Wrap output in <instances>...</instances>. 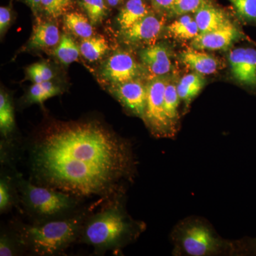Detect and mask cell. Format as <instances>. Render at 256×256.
Masks as SVG:
<instances>
[{
  "label": "cell",
  "mask_w": 256,
  "mask_h": 256,
  "mask_svg": "<svg viewBox=\"0 0 256 256\" xmlns=\"http://www.w3.org/2000/svg\"><path fill=\"white\" fill-rule=\"evenodd\" d=\"M208 3L207 0H175L174 5L170 10L173 15L182 16L188 13H196L204 5Z\"/></svg>",
  "instance_id": "obj_27"
},
{
  "label": "cell",
  "mask_w": 256,
  "mask_h": 256,
  "mask_svg": "<svg viewBox=\"0 0 256 256\" xmlns=\"http://www.w3.org/2000/svg\"><path fill=\"white\" fill-rule=\"evenodd\" d=\"M80 54L89 62H96L102 58L109 50L108 44L104 37L92 36L84 38L80 43Z\"/></svg>",
  "instance_id": "obj_20"
},
{
  "label": "cell",
  "mask_w": 256,
  "mask_h": 256,
  "mask_svg": "<svg viewBox=\"0 0 256 256\" xmlns=\"http://www.w3.org/2000/svg\"><path fill=\"white\" fill-rule=\"evenodd\" d=\"M148 14H150L149 8L143 0H128L120 12L118 22L121 30L124 31Z\"/></svg>",
  "instance_id": "obj_16"
},
{
  "label": "cell",
  "mask_w": 256,
  "mask_h": 256,
  "mask_svg": "<svg viewBox=\"0 0 256 256\" xmlns=\"http://www.w3.org/2000/svg\"><path fill=\"white\" fill-rule=\"evenodd\" d=\"M28 74L34 84L50 82L54 78L52 69L43 63H37L30 66L28 68Z\"/></svg>",
  "instance_id": "obj_29"
},
{
  "label": "cell",
  "mask_w": 256,
  "mask_h": 256,
  "mask_svg": "<svg viewBox=\"0 0 256 256\" xmlns=\"http://www.w3.org/2000/svg\"><path fill=\"white\" fill-rule=\"evenodd\" d=\"M162 28V22L154 15L148 14L130 28L122 31V36L128 43L151 42L159 36Z\"/></svg>",
  "instance_id": "obj_11"
},
{
  "label": "cell",
  "mask_w": 256,
  "mask_h": 256,
  "mask_svg": "<svg viewBox=\"0 0 256 256\" xmlns=\"http://www.w3.org/2000/svg\"><path fill=\"white\" fill-rule=\"evenodd\" d=\"M106 1L110 6H116L120 4L124 0H106Z\"/></svg>",
  "instance_id": "obj_36"
},
{
  "label": "cell",
  "mask_w": 256,
  "mask_h": 256,
  "mask_svg": "<svg viewBox=\"0 0 256 256\" xmlns=\"http://www.w3.org/2000/svg\"><path fill=\"white\" fill-rule=\"evenodd\" d=\"M60 40L58 26L53 23L43 22L36 25L28 44L31 48H50L58 45Z\"/></svg>",
  "instance_id": "obj_15"
},
{
  "label": "cell",
  "mask_w": 256,
  "mask_h": 256,
  "mask_svg": "<svg viewBox=\"0 0 256 256\" xmlns=\"http://www.w3.org/2000/svg\"><path fill=\"white\" fill-rule=\"evenodd\" d=\"M194 20L198 25L200 34L214 31L229 21L223 11L208 2L196 12Z\"/></svg>",
  "instance_id": "obj_14"
},
{
  "label": "cell",
  "mask_w": 256,
  "mask_h": 256,
  "mask_svg": "<svg viewBox=\"0 0 256 256\" xmlns=\"http://www.w3.org/2000/svg\"><path fill=\"white\" fill-rule=\"evenodd\" d=\"M168 80L162 76L156 77L146 86L144 122L156 138L174 137L164 110V96Z\"/></svg>",
  "instance_id": "obj_6"
},
{
  "label": "cell",
  "mask_w": 256,
  "mask_h": 256,
  "mask_svg": "<svg viewBox=\"0 0 256 256\" xmlns=\"http://www.w3.org/2000/svg\"><path fill=\"white\" fill-rule=\"evenodd\" d=\"M172 35L180 40H194L200 34V30L194 18L184 14L168 26Z\"/></svg>",
  "instance_id": "obj_22"
},
{
  "label": "cell",
  "mask_w": 256,
  "mask_h": 256,
  "mask_svg": "<svg viewBox=\"0 0 256 256\" xmlns=\"http://www.w3.org/2000/svg\"><path fill=\"white\" fill-rule=\"evenodd\" d=\"M238 30L228 21L214 31L200 34L192 41V46L198 50H220L230 46L238 37Z\"/></svg>",
  "instance_id": "obj_10"
},
{
  "label": "cell",
  "mask_w": 256,
  "mask_h": 256,
  "mask_svg": "<svg viewBox=\"0 0 256 256\" xmlns=\"http://www.w3.org/2000/svg\"><path fill=\"white\" fill-rule=\"evenodd\" d=\"M144 226L132 220L116 200L85 220L79 238L96 252H118L139 236Z\"/></svg>",
  "instance_id": "obj_2"
},
{
  "label": "cell",
  "mask_w": 256,
  "mask_h": 256,
  "mask_svg": "<svg viewBox=\"0 0 256 256\" xmlns=\"http://www.w3.org/2000/svg\"><path fill=\"white\" fill-rule=\"evenodd\" d=\"M34 182L77 198L117 196L136 172L132 146L96 120L54 122L28 144Z\"/></svg>",
  "instance_id": "obj_1"
},
{
  "label": "cell",
  "mask_w": 256,
  "mask_h": 256,
  "mask_svg": "<svg viewBox=\"0 0 256 256\" xmlns=\"http://www.w3.org/2000/svg\"><path fill=\"white\" fill-rule=\"evenodd\" d=\"M139 74L137 62L126 52L111 56L102 68V76L114 85L134 80Z\"/></svg>",
  "instance_id": "obj_7"
},
{
  "label": "cell",
  "mask_w": 256,
  "mask_h": 256,
  "mask_svg": "<svg viewBox=\"0 0 256 256\" xmlns=\"http://www.w3.org/2000/svg\"><path fill=\"white\" fill-rule=\"evenodd\" d=\"M142 64L150 73L160 76L169 73L172 63L168 50L162 45H154L141 50Z\"/></svg>",
  "instance_id": "obj_12"
},
{
  "label": "cell",
  "mask_w": 256,
  "mask_h": 256,
  "mask_svg": "<svg viewBox=\"0 0 256 256\" xmlns=\"http://www.w3.org/2000/svg\"><path fill=\"white\" fill-rule=\"evenodd\" d=\"M84 216H73L63 220H37L18 227V244L37 256L60 255L79 238Z\"/></svg>",
  "instance_id": "obj_3"
},
{
  "label": "cell",
  "mask_w": 256,
  "mask_h": 256,
  "mask_svg": "<svg viewBox=\"0 0 256 256\" xmlns=\"http://www.w3.org/2000/svg\"><path fill=\"white\" fill-rule=\"evenodd\" d=\"M72 0H42L41 6L48 16L58 18L70 10Z\"/></svg>",
  "instance_id": "obj_26"
},
{
  "label": "cell",
  "mask_w": 256,
  "mask_h": 256,
  "mask_svg": "<svg viewBox=\"0 0 256 256\" xmlns=\"http://www.w3.org/2000/svg\"><path fill=\"white\" fill-rule=\"evenodd\" d=\"M18 246H21L18 244V239L16 240L12 238L9 236L3 234L0 238V256H12L16 255Z\"/></svg>",
  "instance_id": "obj_31"
},
{
  "label": "cell",
  "mask_w": 256,
  "mask_h": 256,
  "mask_svg": "<svg viewBox=\"0 0 256 256\" xmlns=\"http://www.w3.org/2000/svg\"><path fill=\"white\" fill-rule=\"evenodd\" d=\"M112 92L130 112L144 120L146 114L148 88L136 79L114 85Z\"/></svg>",
  "instance_id": "obj_8"
},
{
  "label": "cell",
  "mask_w": 256,
  "mask_h": 256,
  "mask_svg": "<svg viewBox=\"0 0 256 256\" xmlns=\"http://www.w3.org/2000/svg\"><path fill=\"white\" fill-rule=\"evenodd\" d=\"M16 184L25 210L40 220H52L68 213L78 204L77 198L26 181L21 174H16Z\"/></svg>",
  "instance_id": "obj_5"
},
{
  "label": "cell",
  "mask_w": 256,
  "mask_h": 256,
  "mask_svg": "<svg viewBox=\"0 0 256 256\" xmlns=\"http://www.w3.org/2000/svg\"><path fill=\"white\" fill-rule=\"evenodd\" d=\"M80 3L92 24L100 23L107 14L104 0H80Z\"/></svg>",
  "instance_id": "obj_25"
},
{
  "label": "cell",
  "mask_w": 256,
  "mask_h": 256,
  "mask_svg": "<svg viewBox=\"0 0 256 256\" xmlns=\"http://www.w3.org/2000/svg\"><path fill=\"white\" fill-rule=\"evenodd\" d=\"M34 10H37L41 6L42 0H25Z\"/></svg>",
  "instance_id": "obj_35"
},
{
  "label": "cell",
  "mask_w": 256,
  "mask_h": 256,
  "mask_svg": "<svg viewBox=\"0 0 256 256\" xmlns=\"http://www.w3.org/2000/svg\"><path fill=\"white\" fill-rule=\"evenodd\" d=\"M12 20L11 12L9 8L1 6L0 8V32L2 34L6 31Z\"/></svg>",
  "instance_id": "obj_33"
},
{
  "label": "cell",
  "mask_w": 256,
  "mask_h": 256,
  "mask_svg": "<svg viewBox=\"0 0 256 256\" xmlns=\"http://www.w3.org/2000/svg\"><path fill=\"white\" fill-rule=\"evenodd\" d=\"M80 48L77 46L72 37L63 34L60 43L54 50V54L58 60L65 65H68L78 60Z\"/></svg>",
  "instance_id": "obj_24"
},
{
  "label": "cell",
  "mask_w": 256,
  "mask_h": 256,
  "mask_svg": "<svg viewBox=\"0 0 256 256\" xmlns=\"http://www.w3.org/2000/svg\"><path fill=\"white\" fill-rule=\"evenodd\" d=\"M64 24L69 31L80 38H90L94 34V28L90 20L82 13H68L64 15Z\"/></svg>",
  "instance_id": "obj_19"
},
{
  "label": "cell",
  "mask_w": 256,
  "mask_h": 256,
  "mask_svg": "<svg viewBox=\"0 0 256 256\" xmlns=\"http://www.w3.org/2000/svg\"><path fill=\"white\" fill-rule=\"evenodd\" d=\"M204 85V79L201 74L194 73L184 76L178 84V92L180 100L188 107L192 101L201 92Z\"/></svg>",
  "instance_id": "obj_17"
},
{
  "label": "cell",
  "mask_w": 256,
  "mask_h": 256,
  "mask_svg": "<svg viewBox=\"0 0 256 256\" xmlns=\"http://www.w3.org/2000/svg\"><path fill=\"white\" fill-rule=\"evenodd\" d=\"M174 252L178 255L210 256L220 254H238L237 242H226L213 227L202 218H186L172 232Z\"/></svg>",
  "instance_id": "obj_4"
},
{
  "label": "cell",
  "mask_w": 256,
  "mask_h": 256,
  "mask_svg": "<svg viewBox=\"0 0 256 256\" xmlns=\"http://www.w3.org/2000/svg\"><path fill=\"white\" fill-rule=\"evenodd\" d=\"M181 60L184 64L201 75L214 74L220 67V62L214 56L194 48L184 50Z\"/></svg>",
  "instance_id": "obj_13"
},
{
  "label": "cell",
  "mask_w": 256,
  "mask_h": 256,
  "mask_svg": "<svg viewBox=\"0 0 256 256\" xmlns=\"http://www.w3.org/2000/svg\"><path fill=\"white\" fill-rule=\"evenodd\" d=\"M228 60L234 78L244 85L256 86V50L236 48L230 52Z\"/></svg>",
  "instance_id": "obj_9"
},
{
  "label": "cell",
  "mask_w": 256,
  "mask_h": 256,
  "mask_svg": "<svg viewBox=\"0 0 256 256\" xmlns=\"http://www.w3.org/2000/svg\"><path fill=\"white\" fill-rule=\"evenodd\" d=\"M174 2L175 0H152V4L156 9L170 11Z\"/></svg>",
  "instance_id": "obj_34"
},
{
  "label": "cell",
  "mask_w": 256,
  "mask_h": 256,
  "mask_svg": "<svg viewBox=\"0 0 256 256\" xmlns=\"http://www.w3.org/2000/svg\"><path fill=\"white\" fill-rule=\"evenodd\" d=\"M238 244V254L245 256H256V238H246Z\"/></svg>",
  "instance_id": "obj_32"
},
{
  "label": "cell",
  "mask_w": 256,
  "mask_h": 256,
  "mask_svg": "<svg viewBox=\"0 0 256 256\" xmlns=\"http://www.w3.org/2000/svg\"><path fill=\"white\" fill-rule=\"evenodd\" d=\"M180 100L178 85L174 82H170L168 80L164 90V110L174 136L176 134V124L178 118V107Z\"/></svg>",
  "instance_id": "obj_21"
},
{
  "label": "cell",
  "mask_w": 256,
  "mask_h": 256,
  "mask_svg": "<svg viewBox=\"0 0 256 256\" xmlns=\"http://www.w3.org/2000/svg\"><path fill=\"white\" fill-rule=\"evenodd\" d=\"M15 128L14 106L9 95L4 90L0 94V131L2 137L8 140Z\"/></svg>",
  "instance_id": "obj_18"
},
{
  "label": "cell",
  "mask_w": 256,
  "mask_h": 256,
  "mask_svg": "<svg viewBox=\"0 0 256 256\" xmlns=\"http://www.w3.org/2000/svg\"><path fill=\"white\" fill-rule=\"evenodd\" d=\"M62 90L60 86L50 82H36L30 88L26 102L28 104H40L42 105L48 99L58 95Z\"/></svg>",
  "instance_id": "obj_23"
},
{
  "label": "cell",
  "mask_w": 256,
  "mask_h": 256,
  "mask_svg": "<svg viewBox=\"0 0 256 256\" xmlns=\"http://www.w3.org/2000/svg\"><path fill=\"white\" fill-rule=\"evenodd\" d=\"M13 204V192L11 180L3 176L0 180V212L1 214L10 210Z\"/></svg>",
  "instance_id": "obj_28"
},
{
  "label": "cell",
  "mask_w": 256,
  "mask_h": 256,
  "mask_svg": "<svg viewBox=\"0 0 256 256\" xmlns=\"http://www.w3.org/2000/svg\"><path fill=\"white\" fill-rule=\"evenodd\" d=\"M237 14L247 20H256V0H230Z\"/></svg>",
  "instance_id": "obj_30"
}]
</instances>
